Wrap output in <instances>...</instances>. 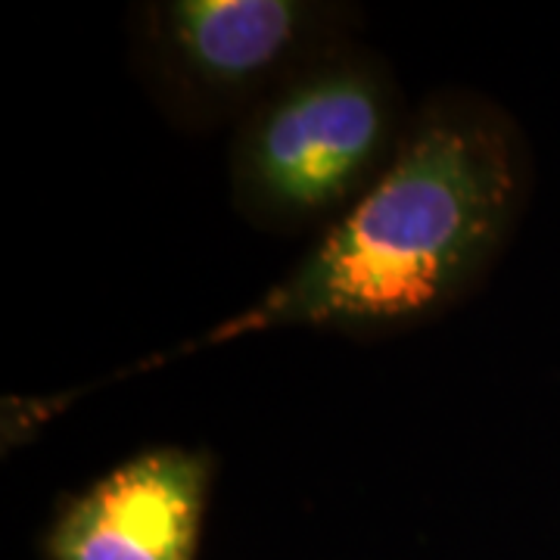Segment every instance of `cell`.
<instances>
[{"mask_svg": "<svg viewBox=\"0 0 560 560\" xmlns=\"http://www.w3.org/2000/svg\"><path fill=\"white\" fill-rule=\"evenodd\" d=\"M526 194L517 121L477 91H436L411 113L383 178L271 290L153 364L271 330L381 340L430 324L492 271Z\"/></svg>", "mask_w": 560, "mask_h": 560, "instance_id": "obj_1", "label": "cell"}, {"mask_svg": "<svg viewBox=\"0 0 560 560\" xmlns=\"http://www.w3.org/2000/svg\"><path fill=\"white\" fill-rule=\"evenodd\" d=\"M408 121L393 66L349 40L234 128L231 206L275 237L324 234L383 178Z\"/></svg>", "mask_w": 560, "mask_h": 560, "instance_id": "obj_2", "label": "cell"}, {"mask_svg": "<svg viewBox=\"0 0 560 560\" xmlns=\"http://www.w3.org/2000/svg\"><path fill=\"white\" fill-rule=\"evenodd\" d=\"M359 10L330 0H150L135 10V62L180 128L241 125L312 62L349 44Z\"/></svg>", "mask_w": 560, "mask_h": 560, "instance_id": "obj_3", "label": "cell"}, {"mask_svg": "<svg viewBox=\"0 0 560 560\" xmlns=\"http://www.w3.org/2000/svg\"><path fill=\"white\" fill-rule=\"evenodd\" d=\"M219 460L153 445L62 495L40 533L44 560H197Z\"/></svg>", "mask_w": 560, "mask_h": 560, "instance_id": "obj_4", "label": "cell"}]
</instances>
